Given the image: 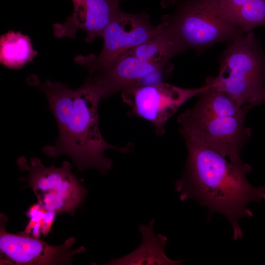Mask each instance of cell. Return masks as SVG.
<instances>
[{
  "instance_id": "obj_12",
  "label": "cell",
  "mask_w": 265,
  "mask_h": 265,
  "mask_svg": "<svg viewBox=\"0 0 265 265\" xmlns=\"http://www.w3.org/2000/svg\"><path fill=\"white\" fill-rule=\"evenodd\" d=\"M186 50L174 31L163 21L157 32L149 40L124 53L134 55L163 68L169 67V61L173 57Z\"/></svg>"
},
{
  "instance_id": "obj_8",
  "label": "cell",
  "mask_w": 265,
  "mask_h": 265,
  "mask_svg": "<svg viewBox=\"0 0 265 265\" xmlns=\"http://www.w3.org/2000/svg\"><path fill=\"white\" fill-rule=\"evenodd\" d=\"M210 86L206 83L200 87L186 88L161 82L129 88L123 91L122 96L131 107L128 114L150 121L156 133L161 136L165 132V123L177 110Z\"/></svg>"
},
{
  "instance_id": "obj_6",
  "label": "cell",
  "mask_w": 265,
  "mask_h": 265,
  "mask_svg": "<svg viewBox=\"0 0 265 265\" xmlns=\"http://www.w3.org/2000/svg\"><path fill=\"white\" fill-rule=\"evenodd\" d=\"M247 113L230 116L198 117L186 110L178 117L180 132L185 141L212 149L234 163L242 162L240 152L251 136L244 126Z\"/></svg>"
},
{
  "instance_id": "obj_17",
  "label": "cell",
  "mask_w": 265,
  "mask_h": 265,
  "mask_svg": "<svg viewBox=\"0 0 265 265\" xmlns=\"http://www.w3.org/2000/svg\"><path fill=\"white\" fill-rule=\"evenodd\" d=\"M47 211L45 209L42 207L38 211V213L35 216L30 218V220H29L27 225L26 226L25 230L23 232H20V233L28 235L30 234L32 230L35 227L36 224L42 218L44 213Z\"/></svg>"
},
{
  "instance_id": "obj_20",
  "label": "cell",
  "mask_w": 265,
  "mask_h": 265,
  "mask_svg": "<svg viewBox=\"0 0 265 265\" xmlns=\"http://www.w3.org/2000/svg\"><path fill=\"white\" fill-rule=\"evenodd\" d=\"M265 103V86L264 87L263 96L262 100V104Z\"/></svg>"
},
{
  "instance_id": "obj_18",
  "label": "cell",
  "mask_w": 265,
  "mask_h": 265,
  "mask_svg": "<svg viewBox=\"0 0 265 265\" xmlns=\"http://www.w3.org/2000/svg\"><path fill=\"white\" fill-rule=\"evenodd\" d=\"M55 215L54 212L48 211L44 213L43 215L44 225L41 230V233L44 237H45L49 233L51 232V228L53 224Z\"/></svg>"
},
{
  "instance_id": "obj_1",
  "label": "cell",
  "mask_w": 265,
  "mask_h": 265,
  "mask_svg": "<svg viewBox=\"0 0 265 265\" xmlns=\"http://www.w3.org/2000/svg\"><path fill=\"white\" fill-rule=\"evenodd\" d=\"M27 82L44 92L57 125L58 136L54 144L42 149L48 157L55 160L60 155H65L73 160L80 172L92 168L104 175L113 164L104 155L105 151L113 149L125 154L132 150V145L119 147L103 138L99 128L98 108L100 100L105 98V93L90 78L74 90L49 79L41 82L34 75Z\"/></svg>"
},
{
  "instance_id": "obj_5",
  "label": "cell",
  "mask_w": 265,
  "mask_h": 265,
  "mask_svg": "<svg viewBox=\"0 0 265 265\" xmlns=\"http://www.w3.org/2000/svg\"><path fill=\"white\" fill-rule=\"evenodd\" d=\"M17 164L19 170L28 173L20 180L27 183L26 187L32 189L38 202L48 211L74 215L88 194V190L71 172L72 166L68 161L63 162L59 167L54 163L45 166L37 157L28 162L22 156Z\"/></svg>"
},
{
  "instance_id": "obj_4",
  "label": "cell",
  "mask_w": 265,
  "mask_h": 265,
  "mask_svg": "<svg viewBox=\"0 0 265 265\" xmlns=\"http://www.w3.org/2000/svg\"><path fill=\"white\" fill-rule=\"evenodd\" d=\"M175 11L165 16V22L186 49L198 53L220 42L230 43L245 34L221 19L214 0H175Z\"/></svg>"
},
{
  "instance_id": "obj_10",
  "label": "cell",
  "mask_w": 265,
  "mask_h": 265,
  "mask_svg": "<svg viewBox=\"0 0 265 265\" xmlns=\"http://www.w3.org/2000/svg\"><path fill=\"white\" fill-rule=\"evenodd\" d=\"M171 68H159L137 57L123 53L90 78L104 90L105 98L129 88L157 83Z\"/></svg>"
},
{
  "instance_id": "obj_14",
  "label": "cell",
  "mask_w": 265,
  "mask_h": 265,
  "mask_svg": "<svg viewBox=\"0 0 265 265\" xmlns=\"http://www.w3.org/2000/svg\"><path fill=\"white\" fill-rule=\"evenodd\" d=\"M218 16L245 33L265 26V0H214Z\"/></svg>"
},
{
  "instance_id": "obj_13",
  "label": "cell",
  "mask_w": 265,
  "mask_h": 265,
  "mask_svg": "<svg viewBox=\"0 0 265 265\" xmlns=\"http://www.w3.org/2000/svg\"><path fill=\"white\" fill-rule=\"evenodd\" d=\"M153 218L148 225H140L139 230L142 240L139 246L129 254L117 259H112L105 265H181L183 260L173 261L164 253L167 238L153 231Z\"/></svg>"
},
{
  "instance_id": "obj_15",
  "label": "cell",
  "mask_w": 265,
  "mask_h": 265,
  "mask_svg": "<svg viewBox=\"0 0 265 265\" xmlns=\"http://www.w3.org/2000/svg\"><path fill=\"white\" fill-rule=\"evenodd\" d=\"M252 107L251 105L240 106L226 93L210 85L200 94L196 105L186 110L198 117H222L247 113Z\"/></svg>"
},
{
  "instance_id": "obj_7",
  "label": "cell",
  "mask_w": 265,
  "mask_h": 265,
  "mask_svg": "<svg viewBox=\"0 0 265 265\" xmlns=\"http://www.w3.org/2000/svg\"><path fill=\"white\" fill-rule=\"evenodd\" d=\"M159 27V25L155 26L151 23L144 12L131 14L120 10L103 32L104 46L100 54L78 55L74 61L85 67L90 74H93L120 55L147 41Z\"/></svg>"
},
{
  "instance_id": "obj_3",
  "label": "cell",
  "mask_w": 265,
  "mask_h": 265,
  "mask_svg": "<svg viewBox=\"0 0 265 265\" xmlns=\"http://www.w3.org/2000/svg\"><path fill=\"white\" fill-rule=\"evenodd\" d=\"M218 75L206 83L228 94L240 106L262 104L265 81V53L251 31L229 43L219 59Z\"/></svg>"
},
{
  "instance_id": "obj_2",
  "label": "cell",
  "mask_w": 265,
  "mask_h": 265,
  "mask_svg": "<svg viewBox=\"0 0 265 265\" xmlns=\"http://www.w3.org/2000/svg\"><path fill=\"white\" fill-rule=\"evenodd\" d=\"M188 152L183 177L175 183L180 199H193L209 208L211 214L218 212L232 225L233 238L243 236L239 220L252 216L248 205L252 201L265 200V187L251 186L246 176L251 165L234 163L217 151L186 141Z\"/></svg>"
},
{
  "instance_id": "obj_9",
  "label": "cell",
  "mask_w": 265,
  "mask_h": 265,
  "mask_svg": "<svg viewBox=\"0 0 265 265\" xmlns=\"http://www.w3.org/2000/svg\"><path fill=\"white\" fill-rule=\"evenodd\" d=\"M8 217L0 213V265H72L73 258L85 252L83 246L73 249L76 238H70L59 245H52L26 234L6 231Z\"/></svg>"
},
{
  "instance_id": "obj_11",
  "label": "cell",
  "mask_w": 265,
  "mask_h": 265,
  "mask_svg": "<svg viewBox=\"0 0 265 265\" xmlns=\"http://www.w3.org/2000/svg\"><path fill=\"white\" fill-rule=\"evenodd\" d=\"M74 10L64 23L53 26L57 38H75L77 32L82 29L86 34L85 41L92 42L101 37L108 23L120 10L119 4L124 0H71Z\"/></svg>"
},
{
  "instance_id": "obj_19",
  "label": "cell",
  "mask_w": 265,
  "mask_h": 265,
  "mask_svg": "<svg viewBox=\"0 0 265 265\" xmlns=\"http://www.w3.org/2000/svg\"><path fill=\"white\" fill-rule=\"evenodd\" d=\"M41 207V205L38 202L32 205L26 212V216L29 218L35 216Z\"/></svg>"
},
{
  "instance_id": "obj_16",
  "label": "cell",
  "mask_w": 265,
  "mask_h": 265,
  "mask_svg": "<svg viewBox=\"0 0 265 265\" xmlns=\"http://www.w3.org/2000/svg\"><path fill=\"white\" fill-rule=\"evenodd\" d=\"M38 54L30 37L20 31L9 30L0 38V62L10 69H20Z\"/></svg>"
}]
</instances>
